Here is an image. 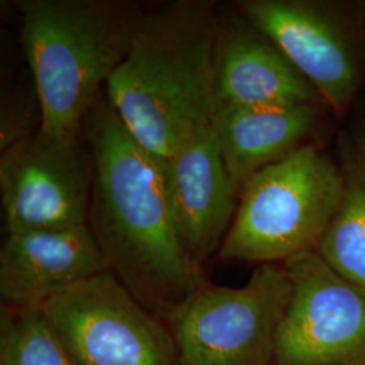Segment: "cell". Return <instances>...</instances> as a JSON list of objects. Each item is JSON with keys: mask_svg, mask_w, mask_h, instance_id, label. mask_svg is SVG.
I'll use <instances>...</instances> for the list:
<instances>
[{"mask_svg": "<svg viewBox=\"0 0 365 365\" xmlns=\"http://www.w3.org/2000/svg\"><path fill=\"white\" fill-rule=\"evenodd\" d=\"M321 103L214 111L222 157L238 192L259 170L304 146L321 120Z\"/></svg>", "mask_w": 365, "mask_h": 365, "instance_id": "4fadbf2b", "label": "cell"}, {"mask_svg": "<svg viewBox=\"0 0 365 365\" xmlns=\"http://www.w3.org/2000/svg\"><path fill=\"white\" fill-rule=\"evenodd\" d=\"M353 141L360 148V150L365 155V115L361 118L357 129L354 131Z\"/></svg>", "mask_w": 365, "mask_h": 365, "instance_id": "2e32d148", "label": "cell"}, {"mask_svg": "<svg viewBox=\"0 0 365 365\" xmlns=\"http://www.w3.org/2000/svg\"><path fill=\"white\" fill-rule=\"evenodd\" d=\"M0 365H73L41 307L0 309Z\"/></svg>", "mask_w": 365, "mask_h": 365, "instance_id": "9a60e30c", "label": "cell"}, {"mask_svg": "<svg viewBox=\"0 0 365 365\" xmlns=\"http://www.w3.org/2000/svg\"><path fill=\"white\" fill-rule=\"evenodd\" d=\"M235 7L286 54L336 115L364 83L361 15L319 0H241Z\"/></svg>", "mask_w": 365, "mask_h": 365, "instance_id": "52a82bcc", "label": "cell"}, {"mask_svg": "<svg viewBox=\"0 0 365 365\" xmlns=\"http://www.w3.org/2000/svg\"><path fill=\"white\" fill-rule=\"evenodd\" d=\"M218 6L176 0L144 11L106 98L131 135L164 165L214 115L211 63Z\"/></svg>", "mask_w": 365, "mask_h": 365, "instance_id": "7a4b0ae2", "label": "cell"}, {"mask_svg": "<svg viewBox=\"0 0 365 365\" xmlns=\"http://www.w3.org/2000/svg\"><path fill=\"white\" fill-rule=\"evenodd\" d=\"M41 309L73 365H180L168 327L110 271Z\"/></svg>", "mask_w": 365, "mask_h": 365, "instance_id": "8992f818", "label": "cell"}, {"mask_svg": "<svg viewBox=\"0 0 365 365\" xmlns=\"http://www.w3.org/2000/svg\"><path fill=\"white\" fill-rule=\"evenodd\" d=\"M214 111L321 103V96L271 39L233 6L218 9L211 63Z\"/></svg>", "mask_w": 365, "mask_h": 365, "instance_id": "30bf717a", "label": "cell"}, {"mask_svg": "<svg viewBox=\"0 0 365 365\" xmlns=\"http://www.w3.org/2000/svg\"><path fill=\"white\" fill-rule=\"evenodd\" d=\"M292 292L272 365H365V288L317 250L286 261Z\"/></svg>", "mask_w": 365, "mask_h": 365, "instance_id": "ba28073f", "label": "cell"}, {"mask_svg": "<svg viewBox=\"0 0 365 365\" xmlns=\"http://www.w3.org/2000/svg\"><path fill=\"white\" fill-rule=\"evenodd\" d=\"M341 191L339 164L314 145H304L262 168L240 192L218 260L284 264L315 250Z\"/></svg>", "mask_w": 365, "mask_h": 365, "instance_id": "277c9868", "label": "cell"}, {"mask_svg": "<svg viewBox=\"0 0 365 365\" xmlns=\"http://www.w3.org/2000/svg\"><path fill=\"white\" fill-rule=\"evenodd\" d=\"M39 130L73 137L122 64L144 10L130 0H16Z\"/></svg>", "mask_w": 365, "mask_h": 365, "instance_id": "3957f363", "label": "cell"}, {"mask_svg": "<svg viewBox=\"0 0 365 365\" xmlns=\"http://www.w3.org/2000/svg\"><path fill=\"white\" fill-rule=\"evenodd\" d=\"M164 170L180 244L188 259L202 269L205 261L221 248L240 200L212 118L182 138Z\"/></svg>", "mask_w": 365, "mask_h": 365, "instance_id": "8fae6325", "label": "cell"}, {"mask_svg": "<svg viewBox=\"0 0 365 365\" xmlns=\"http://www.w3.org/2000/svg\"><path fill=\"white\" fill-rule=\"evenodd\" d=\"M342 191L317 253L337 274L365 288V155L352 140L341 145Z\"/></svg>", "mask_w": 365, "mask_h": 365, "instance_id": "5bb4252c", "label": "cell"}, {"mask_svg": "<svg viewBox=\"0 0 365 365\" xmlns=\"http://www.w3.org/2000/svg\"><path fill=\"white\" fill-rule=\"evenodd\" d=\"M80 135L60 137L38 129L1 152L6 233L88 225L91 158Z\"/></svg>", "mask_w": 365, "mask_h": 365, "instance_id": "9c48e42d", "label": "cell"}, {"mask_svg": "<svg viewBox=\"0 0 365 365\" xmlns=\"http://www.w3.org/2000/svg\"><path fill=\"white\" fill-rule=\"evenodd\" d=\"M361 21H363V26L365 27V14H364V11H363V14H361Z\"/></svg>", "mask_w": 365, "mask_h": 365, "instance_id": "e0dca14e", "label": "cell"}, {"mask_svg": "<svg viewBox=\"0 0 365 365\" xmlns=\"http://www.w3.org/2000/svg\"><path fill=\"white\" fill-rule=\"evenodd\" d=\"M83 133L91 158L88 227L110 272L163 322L206 282L182 249L161 161L102 98Z\"/></svg>", "mask_w": 365, "mask_h": 365, "instance_id": "6da1fadb", "label": "cell"}, {"mask_svg": "<svg viewBox=\"0 0 365 365\" xmlns=\"http://www.w3.org/2000/svg\"><path fill=\"white\" fill-rule=\"evenodd\" d=\"M107 271L88 225L6 233L0 250L1 304L41 307L54 295Z\"/></svg>", "mask_w": 365, "mask_h": 365, "instance_id": "7c38bea8", "label": "cell"}, {"mask_svg": "<svg viewBox=\"0 0 365 365\" xmlns=\"http://www.w3.org/2000/svg\"><path fill=\"white\" fill-rule=\"evenodd\" d=\"M291 292L283 264L259 265L242 287L205 283L164 319L180 365H272Z\"/></svg>", "mask_w": 365, "mask_h": 365, "instance_id": "5b68a950", "label": "cell"}]
</instances>
